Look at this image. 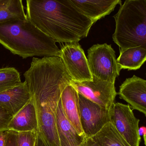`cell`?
<instances>
[{
    "label": "cell",
    "instance_id": "1",
    "mask_svg": "<svg viewBox=\"0 0 146 146\" xmlns=\"http://www.w3.org/2000/svg\"><path fill=\"white\" fill-rule=\"evenodd\" d=\"M27 19L45 35L59 43H78L94 24L70 0H27Z\"/></svg>",
    "mask_w": 146,
    "mask_h": 146
},
{
    "label": "cell",
    "instance_id": "2",
    "mask_svg": "<svg viewBox=\"0 0 146 146\" xmlns=\"http://www.w3.org/2000/svg\"><path fill=\"white\" fill-rule=\"evenodd\" d=\"M56 42L28 19L0 23V44L23 59L34 56L60 57L61 50Z\"/></svg>",
    "mask_w": 146,
    "mask_h": 146
},
{
    "label": "cell",
    "instance_id": "3",
    "mask_svg": "<svg viewBox=\"0 0 146 146\" xmlns=\"http://www.w3.org/2000/svg\"><path fill=\"white\" fill-rule=\"evenodd\" d=\"M24 76L31 99L58 105L61 94L72 80L60 57L34 58Z\"/></svg>",
    "mask_w": 146,
    "mask_h": 146
},
{
    "label": "cell",
    "instance_id": "4",
    "mask_svg": "<svg viewBox=\"0 0 146 146\" xmlns=\"http://www.w3.org/2000/svg\"><path fill=\"white\" fill-rule=\"evenodd\" d=\"M113 17L116 27L113 40L119 51L146 47V0H126Z\"/></svg>",
    "mask_w": 146,
    "mask_h": 146
},
{
    "label": "cell",
    "instance_id": "5",
    "mask_svg": "<svg viewBox=\"0 0 146 146\" xmlns=\"http://www.w3.org/2000/svg\"><path fill=\"white\" fill-rule=\"evenodd\" d=\"M88 63L93 77L115 84L120 70L115 52L107 43L96 44L88 50Z\"/></svg>",
    "mask_w": 146,
    "mask_h": 146
},
{
    "label": "cell",
    "instance_id": "6",
    "mask_svg": "<svg viewBox=\"0 0 146 146\" xmlns=\"http://www.w3.org/2000/svg\"><path fill=\"white\" fill-rule=\"evenodd\" d=\"M110 122L130 146H140V119L134 115L129 105L114 102L110 109Z\"/></svg>",
    "mask_w": 146,
    "mask_h": 146
},
{
    "label": "cell",
    "instance_id": "7",
    "mask_svg": "<svg viewBox=\"0 0 146 146\" xmlns=\"http://www.w3.org/2000/svg\"><path fill=\"white\" fill-rule=\"evenodd\" d=\"M114 84L94 77L92 81H71L70 84L78 94L108 110L111 109L117 95Z\"/></svg>",
    "mask_w": 146,
    "mask_h": 146
},
{
    "label": "cell",
    "instance_id": "8",
    "mask_svg": "<svg viewBox=\"0 0 146 146\" xmlns=\"http://www.w3.org/2000/svg\"><path fill=\"white\" fill-rule=\"evenodd\" d=\"M60 50V57L72 81H93L88 59L78 42L66 43Z\"/></svg>",
    "mask_w": 146,
    "mask_h": 146
},
{
    "label": "cell",
    "instance_id": "9",
    "mask_svg": "<svg viewBox=\"0 0 146 146\" xmlns=\"http://www.w3.org/2000/svg\"><path fill=\"white\" fill-rule=\"evenodd\" d=\"M80 119L85 137L94 135L110 121V110L105 109L78 94Z\"/></svg>",
    "mask_w": 146,
    "mask_h": 146
},
{
    "label": "cell",
    "instance_id": "10",
    "mask_svg": "<svg viewBox=\"0 0 146 146\" xmlns=\"http://www.w3.org/2000/svg\"><path fill=\"white\" fill-rule=\"evenodd\" d=\"M117 94L132 108L146 115V81L134 75L119 86Z\"/></svg>",
    "mask_w": 146,
    "mask_h": 146
},
{
    "label": "cell",
    "instance_id": "11",
    "mask_svg": "<svg viewBox=\"0 0 146 146\" xmlns=\"http://www.w3.org/2000/svg\"><path fill=\"white\" fill-rule=\"evenodd\" d=\"M71 2L83 15L92 20L94 24L114 11L120 0H70Z\"/></svg>",
    "mask_w": 146,
    "mask_h": 146
},
{
    "label": "cell",
    "instance_id": "12",
    "mask_svg": "<svg viewBox=\"0 0 146 146\" xmlns=\"http://www.w3.org/2000/svg\"><path fill=\"white\" fill-rule=\"evenodd\" d=\"M31 100L25 81L15 87L0 92V107L13 117Z\"/></svg>",
    "mask_w": 146,
    "mask_h": 146
},
{
    "label": "cell",
    "instance_id": "13",
    "mask_svg": "<svg viewBox=\"0 0 146 146\" xmlns=\"http://www.w3.org/2000/svg\"><path fill=\"white\" fill-rule=\"evenodd\" d=\"M7 129L17 132L36 131L38 133L36 111L31 99L13 117L8 123Z\"/></svg>",
    "mask_w": 146,
    "mask_h": 146
},
{
    "label": "cell",
    "instance_id": "14",
    "mask_svg": "<svg viewBox=\"0 0 146 146\" xmlns=\"http://www.w3.org/2000/svg\"><path fill=\"white\" fill-rule=\"evenodd\" d=\"M60 100L66 117L78 135L84 136L80 123L78 94L77 91L70 84L68 85L62 92Z\"/></svg>",
    "mask_w": 146,
    "mask_h": 146
},
{
    "label": "cell",
    "instance_id": "15",
    "mask_svg": "<svg viewBox=\"0 0 146 146\" xmlns=\"http://www.w3.org/2000/svg\"><path fill=\"white\" fill-rule=\"evenodd\" d=\"M56 124L59 137H64L71 146H80L84 141L85 136H80L67 119L60 100L56 111Z\"/></svg>",
    "mask_w": 146,
    "mask_h": 146
},
{
    "label": "cell",
    "instance_id": "16",
    "mask_svg": "<svg viewBox=\"0 0 146 146\" xmlns=\"http://www.w3.org/2000/svg\"><path fill=\"white\" fill-rule=\"evenodd\" d=\"M117 59L119 70H135L141 68L146 60V47L139 46L119 51Z\"/></svg>",
    "mask_w": 146,
    "mask_h": 146
},
{
    "label": "cell",
    "instance_id": "17",
    "mask_svg": "<svg viewBox=\"0 0 146 146\" xmlns=\"http://www.w3.org/2000/svg\"><path fill=\"white\" fill-rule=\"evenodd\" d=\"M90 138L99 146H130L110 121Z\"/></svg>",
    "mask_w": 146,
    "mask_h": 146
},
{
    "label": "cell",
    "instance_id": "18",
    "mask_svg": "<svg viewBox=\"0 0 146 146\" xmlns=\"http://www.w3.org/2000/svg\"><path fill=\"white\" fill-rule=\"evenodd\" d=\"M27 19L22 0H0V23Z\"/></svg>",
    "mask_w": 146,
    "mask_h": 146
},
{
    "label": "cell",
    "instance_id": "19",
    "mask_svg": "<svg viewBox=\"0 0 146 146\" xmlns=\"http://www.w3.org/2000/svg\"><path fill=\"white\" fill-rule=\"evenodd\" d=\"M22 82L20 74L15 68L0 69V92L11 88Z\"/></svg>",
    "mask_w": 146,
    "mask_h": 146
},
{
    "label": "cell",
    "instance_id": "20",
    "mask_svg": "<svg viewBox=\"0 0 146 146\" xmlns=\"http://www.w3.org/2000/svg\"><path fill=\"white\" fill-rule=\"evenodd\" d=\"M37 135L36 131L17 132V146H36Z\"/></svg>",
    "mask_w": 146,
    "mask_h": 146
},
{
    "label": "cell",
    "instance_id": "21",
    "mask_svg": "<svg viewBox=\"0 0 146 146\" xmlns=\"http://www.w3.org/2000/svg\"><path fill=\"white\" fill-rule=\"evenodd\" d=\"M12 117L6 111L0 107V130H7L8 123Z\"/></svg>",
    "mask_w": 146,
    "mask_h": 146
},
{
    "label": "cell",
    "instance_id": "22",
    "mask_svg": "<svg viewBox=\"0 0 146 146\" xmlns=\"http://www.w3.org/2000/svg\"><path fill=\"white\" fill-rule=\"evenodd\" d=\"M5 146H17V132L8 130Z\"/></svg>",
    "mask_w": 146,
    "mask_h": 146
},
{
    "label": "cell",
    "instance_id": "23",
    "mask_svg": "<svg viewBox=\"0 0 146 146\" xmlns=\"http://www.w3.org/2000/svg\"><path fill=\"white\" fill-rule=\"evenodd\" d=\"M8 130H3L0 131V146H5Z\"/></svg>",
    "mask_w": 146,
    "mask_h": 146
},
{
    "label": "cell",
    "instance_id": "24",
    "mask_svg": "<svg viewBox=\"0 0 146 146\" xmlns=\"http://www.w3.org/2000/svg\"><path fill=\"white\" fill-rule=\"evenodd\" d=\"M81 146H99L96 144L91 138L85 137L84 142L81 144Z\"/></svg>",
    "mask_w": 146,
    "mask_h": 146
},
{
    "label": "cell",
    "instance_id": "25",
    "mask_svg": "<svg viewBox=\"0 0 146 146\" xmlns=\"http://www.w3.org/2000/svg\"><path fill=\"white\" fill-rule=\"evenodd\" d=\"M139 135L143 136L144 141V143L145 146L146 145V129L145 126H141L139 128L138 130Z\"/></svg>",
    "mask_w": 146,
    "mask_h": 146
},
{
    "label": "cell",
    "instance_id": "26",
    "mask_svg": "<svg viewBox=\"0 0 146 146\" xmlns=\"http://www.w3.org/2000/svg\"><path fill=\"white\" fill-rule=\"evenodd\" d=\"M36 146H46V144L44 143V142L38 134L37 135V139H36Z\"/></svg>",
    "mask_w": 146,
    "mask_h": 146
},
{
    "label": "cell",
    "instance_id": "27",
    "mask_svg": "<svg viewBox=\"0 0 146 146\" xmlns=\"http://www.w3.org/2000/svg\"><path fill=\"white\" fill-rule=\"evenodd\" d=\"M59 139L61 146H71L64 137H59ZM80 146H81V145Z\"/></svg>",
    "mask_w": 146,
    "mask_h": 146
},
{
    "label": "cell",
    "instance_id": "28",
    "mask_svg": "<svg viewBox=\"0 0 146 146\" xmlns=\"http://www.w3.org/2000/svg\"><path fill=\"white\" fill-rule=\"evenodd\" d=\"M1 130H0V131H1Z\"/></svg>",
    "mask_w": 146,
    "mask_h": 146
}]
</instances>
